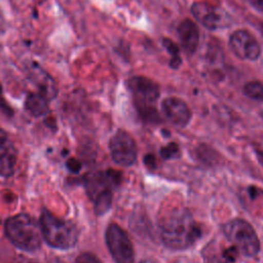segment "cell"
<instances>
[{
    "instance_id": "1",
    "label": "cell",
    "mask_w": 263,
    "mask_h": 263,
    "mask_svg": "<svg viewBox=\"0 0 263 263\" xmlns=\"http://www.w3.org/2000/svg\"><path fill=\"white\" fill-rule=\"evenodd\" d=\"M159 229L163 243L173 250H185L201 236L200 226L184 209L167 212L159 221Z\"/></svg>"
},
{
    "instance_id": "2",
    "label": "cell",
    "mask_w": 263,
    "mask_h": 263,
    "mask_svg": "<svg viewBox=\"0 0 263 263\" xmlns=\"http://www.w3.org/2000/svg\"><path fill=\"white\" fill-rule=\"evenodd\" d=\"M4 229L10 242L22 251L35 252L41 246L40 226L27 214H17L8 218Z\"/></svg>"
},
{
    "instance_id": "3",
    "label": "cell",
    "mask_w": 263,
    "mask_h": 263,
    "mask_svg": "<svg viewBox=\"0 0 263 263\" xmlns=\"http://www.w3.org/2000/svg\"><path fill=\"white\" fill-rule=\"evenodd\" d=\"M40 229L44 240L55 249L68 250L78 239V230L72 222L58 218L46 210L40 216Z\"/></svg>"
},
{
    "instance_id": "4",
    "label": "cell",
    "mask_w": 263,
    "mask_h": 263,
    "mask_svg": "<svg viewBox=\"0 0 263 263\" xmlns=\"http://www.w3.org/2000/svg\"><path fill=\"white\" fill-rule=\"evenodd\" d=\"M127 87L133 95L136 108L144 120L158 121L159 116L154 107L159 97L158 84L145 76H133L127 80Z\"/></svg>"
},
{
    "instance_id": "5",
    "label": "cell",
    "mask_w": 263,
    "mask_h": 263,
    "mask_svg": "<svg viewBox=\"0 0 263 263\" xmlns=\"http://www.w3.org/2000/svg\"><path fill=\"white\" fill-rule=\"evenodd\" d=\"M120 174L115 171L99 172L87 177L85 186L89 197L93 200L97 215L105 214L112 203V188L119 185Z\"/></svg>"
},
{
    "instance_id": "6",
    "label": "cell",
    "mask_w": 263,
    "mask_h": 263,
    "mask_svg": "<svg viewBox=\"0 0 263 263\" xmlns=\"http://www.w3.org/2000/svg\"><path fill=\"white\" fill-rule=\"evenodd\" d=\"M227 239L232 242L238 253L253 257L260 250V241L253 226L242 219H233L223 227Z\"/></svg>"
},
{
    "instance_id": "7",
    "label": "cell",
    "mask_w": 263,
    "mask_h": 263,
    "mask_svg": "<svg viewBox=\"0 0 263 263\" xmlns=\"http://www.w3.org/2000/svg\"><path fill=\"white\" fill-rule=\"evenodd\" d=\"M106 245L116 263H134L133 243L125 231L117 224H110L105 234Z\"/></svg>"
},
{
    "instance_id": "8",
    "label": "cell",
    "mask_w": 263,
    "mask_h": 263,
    "mask_svg": "<svg viewBox=\"0 0 263 263\" xmlns=\"http://www.w3.org/2000/svg\"><path fill=\"white\" fill-rule=\"evenodd\" d=\"M112 159L121 166H129L137 160V145L133 137L124 132L117 130L109 142Z\"/></svg>"
},
{
    "instance_id": "9",
    "label": "cell",
    "mask_w": 263,
    "mask_h": 263,
    "mask_svg": "<svg viewBox=\"0 0 263 263\" xmlns=\"http://www.w3.org/2000/svg\"><path fill=\"white\" fill-rule=\"evenodd\" d=\"M231 51L240 60L256 61L261 54V46L256 37L247 30L234 31L229 37Z\"/></svg>"
},
{
    "instance_id": "10",
    "label": "cell",
    "mask_w": 263,
    "mask_h": 263,
    "mask_svg": "<svg viewBox=\"0 0 263 263\" xmlns=\"http://www.w3.org/2000/svg\"><path fill=\"white\" fill-rule=\"evenodd\" d=\"M161 111L164 116L176 126L185 127L191 119L188 105L176 97H167L161 102Z\"/></svg>"
},
{
    "instance_id": "11",
    "label": "cell",
    "mask_w": 263,
    "mask_h": 263,
    "mask_svg": "<svg viewBox=\"0 0 263 263\" xmlns=\"http://www.w3.org/2000/svg\"><path fill=\"white\" fill-rule=\"evenodd\" d=\"M193 17L209 30H216L222 23V15L217 7L205 1H196L190 9Z\"/></svg>"
},
{
    "instance_id": "12",
    "label": "cell",
    "mask_w": 263,
    "mask_h": 263,
    "mask_svg": "<svg viewBox=\"0 0 263 263\" xmlns=\"http://www.w3.org/2000/svg\"><path fill=\"white\" fill-rule=\"evenodd\" d=\"M28 76L38 88V92L46 97L48 100L55 98L58 93L57 83L41 66L35 62L31 63L28 69Z\"/></svg>"
},
{
    "instance_id": "13",
    "label": "cell",
    "mask_w": 263,
    "mask_h": 263,
    "mask_svg": "<svg viewBox=\"0 0 263 263\" xmlns=\"http://www.w3.org/2000/svg\"><path fill=\"white\" fill-rule=\"evenodd\" d=\"M16 164V149L7 136L0 128V175L10 177L14 173Z\"/></svg>"
},
{
    "instance_id": "14",
    "label": "cell",
    "mask_w": 263,
    "mask_h": 263,
    "mask_svg": "<svg viewBox=\"0 0 263 263\" xmlns=\"http://www.w3.org/2000/svg\"><path fill=\"white\" fill-rule=\"evenodd\" d=\"M178 37L183 49L188 54H193L199 45V30L197 25L190 18L183 20L177 27Z\"/></svg>"
},
{
    "instance_id": "15",
    "label": "cell",
    "mask_w": 263,
    "mask_h": 263,
    "mask_svg": "<svg viewBox=\"0 0 263 263\" xmlns=\"http://www.w3.org/2000/svg\"><path fill=\"white\" fill-rule=\"evenodd\" d=\"M49 100L40 92H31L25 101L26 110L34 117H40L48 112Z\"/></svg>"
},
{
    "instance_id": "16",
    "label": "cell",
    "mask_w": 263,
    "mask_h": 263,
    "mask_svg": "<svg viewBox=\"0 0 263 263\" xmlns=\"http://www.w3.org/2000/svg\"><path fill=\"white\" fill-rule=\"evenodd\" d=\"M162 45L170 54L168 65L173 69H178L182 64V58L180 54L179 46L170 38H162Z\"/></svg>"
},
{
    "instance_id": "17",
    "label": "cell",
    "mask_w": 263,
    "mask_h": 263,
    "mask_svg": "<svg viewBox=\"0 0 263 263\" xmlns=\"http://www.w3.org/2000/svg\"><path fill=\"white\" fill-rule=\"evenodd\" d=\"M242 92L246 97L263 102V82L261 81H249L242 87Z\"/></svg>"
},
{
    "instance_id": "18",
    "label": "cell",
    "mask_w": 263,
    "mask_h": 263,
    "mask_svg": "<svg viewBox=\"0 0 263 263\" xmlns=\"http://www.w3.org/2000/svg\"><path fill=\"white\" fill-rule=\"evenodd\" d=\"M180 154L179 146L176 143H170L160 149V155L163 159H172L178 157Z\"/></svg>"
},
{
    "instance_id": "19",
    "label": "cell",
    "mask_w": 263,
    "mask_h": 263,
    "mask_svg": "<svg viewBox=\"0 0 263 263\" xmlns=\"http://www.w3.org/2000/svg\"><path fill=\"white\" fill-rule=\"evenodd\" d=\"M74 263H102V262L100 261V259L96 255H93L91 253H88V252H85V253L80 254L76 258Z\"/></svg>"
},
{
    "instance_id": "20",
    "label": "cell",
    "mask_w": 263,
    "mask_h": 263,
    "mask_svg": "<svg viewBox=\"0 0 263 263\" xmlns=\"http://www.w3.org/2000/svg\"><path fill=\"white\" fill-rule=\"evenodd\" d=\"M205 263H234V261L228 259L226 256L221 254H209L205 256Z\"/></svg>"
},
{
    "instance_id": "21",
    "label": "cell",
    "mask_w": 263,
    "mask_h": 263,
    "mask_svg": "<svg viewBox=\"0 0 263 263\" xmlns=\"http://www.w3.org/2000/svg\"><path fill=\"white\" fill-rule=\"evenodd\" d=\"M0 111H2L7 116H12L13 115L12 108L8 105V103L6 102V100L4 98L3 88H2L1 83H0Z\"/></svg>"
},
{
    "instance_id": "22",
    "label": "cell",
    "mask_w": 263,
    "mask_h": 263,
    "mask_svg": "<svg viewBox=\"0 0 263 263\" xmlns=\"http://www.w3.org/2000/svg\"><path fill=\"white\" fill-rule=\"evenodd\" d=\"M6 29H7V22L5 20L2 9L0 8V36L6 32Z\"/></svg>"
},
{
    "instance_id": "23",
    "label": "cell",
    "mask_w": 263,
    "mask_h": 263,
    "mask_svg": "<svg viewBox=\"0 0 263 263\" xmlns=\"http://www.w3.org/2000/svg\"><path fill=\"white\" fill-rule=\"evenodd\" d=\"M250 2L256 9L263 11V0H250Z\"/></svg>"
},
{
    "instance_id": "24",
    "label": "cell",
    "mask_w": 263,
    "mask_h": 263,
    "mask_svg": "<svg viewBox=\"0 0 263 263\" xmlns=\"http://www.w3.org/2000/svg\"><path fill=\"white\" fill-rule=\"evenodd\" d=\"M145 163L150 166V167H154L155 166V159L153 157V155H146L145 157Z\"/></svg>"
},
{
    "instance_id": "25",
    "label": "cell",
    "mask_w": 263,
    "mask_h": 263,
    "mask_svg": "<svg viewBox=\"0 0 263 263\" xmlns=\"http://www.w3.org/2000/svg\"><path fill=\"white\" fill-rule=\"evenodd\" d=\"M140 263H153V262H151L150 260H142Z\"/></svg>"
},
{
    "instance_id": "26",
    "label": "cell",
    "mask_w": 263,
    "mask_h": 263,
    "mask_svg": "<svg viewBox=\"0 0 263 263\" xmlns=\"http://www.w3.org/2000/svg\"><path fill=\"white\" fill-rule=\"evenodd\" d=\"M260 30H261V32H262V34H263V24L260 26Z\"/></svg>"
},
{
    "instance_id": "27",
    "label": "cell",
    "mask_w": 263,
    "mask_h": 263,
    "mask_svg": "<svg viewBox=\"0 0 263 263\" xmlns=\"http://www.w3.org/2000/svg\"><path fill=\"white\" fill-rule=\"evenodd\" d=\"M261 116H262V118H263V111H262V113H261Z\"/></svg>"
},
{
    "instance_id": "28",
    "label": "cell",
    "mask_w": 263,
    "mask_h": 263,
    "mask_svg": "<svg viewBox=\"0 0 263 263\" xmlns=\"http://www.w3.org/2000/svg\"><path fill=\"white\" fill-rule=\"evenodd\" d=\"M57 263H62V262H60V261H58V262H57Z\"/></svg>"
}]
</instances>
